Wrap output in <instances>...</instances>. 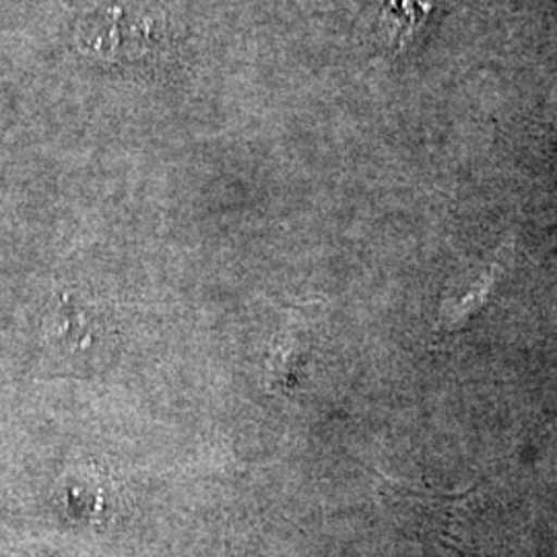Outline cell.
Segmentation results:
<instances>
[{
	"mask_svg": "<svg viewBox=\"0 0 557 557\" xmlns=\"http://www.w3.org/2000/svg\"><path fill=\"white\" fill-rule=\"evenodd\" d=\"M430 9L432 0H384L380 9V36L397 52L405 50L428 20Z\"/></svg>",
	"mask_w": 557,
	"mask_h": 557,
	"instance_id": "3",
	"label": "cell"
},
{
	"mask_svg": "<svg viewBox=\"0 0 557 557\" xmlns=\"http://www.w3.org/2000/svg\"><path fill=\"white\" fill-rule=\"evenodd\" d=\"M133 0H103L79 27L81 50L106 60H135L156 52L165 38L139 32L145 25H161L165 17L160 4L151 2L137 20L128 21Z\"/></svg>",
	"mask_w": 557,
	"mask_h": 557,
	"instance_id": "1",
	"label": "cell"
},
{
	"mask_svg": "<svg viewBox=\"0 0 557 557\" xmlns=\"http://www.w3.org/2000/svg\"><path fill=\"white\" fill-rule=\"evenodd\" d=\"M103 337L101 320L77 296H60L44 322V347L59 366H83Z\"/></svg>",
	"mask_w": 557,
	"mask_h": 557,
	"instance_id": "2",
	"label": "cell"
}]
</instances>
